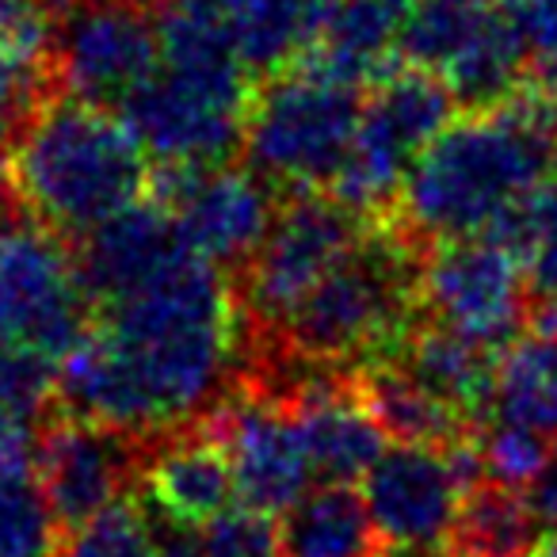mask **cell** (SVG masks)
<instances>
[{"label":"cell","mask_w":557,"mask_h":557,"mask_svg":"<svg viewBox=\"0 0 557 557\" xmlns=\"http://www.w3.org/2000/svg\"><path fill=\"white\" fill-rule=\"evenodd\" d=\"M222 271L184 248L138 290L100 306L62 363V409L146 443L202 424L225 401L245 325Z\"/></svg>","instance_id":"cell-1"},{"label":"cell","mask_w":557,"mask_h":557,"mask_svg":"<svg viewBox=\"0 0 557 557\" xmlns=\"http://www.w3.org/2000/svg\"><path fill=\"white\" fill-rule=\"evenodd\" d=\"M549 180H557V96L523 85L496 108L450 119L412 164L397 225L420 245L485 237Z\"/></svg>","instance_id":"cell-2"},{"label":"cell","mask_w":557,"mask_h":557,"mask_svg":"<svg viewBox=\"0 0 557 557\" xmlns=\"http://www.w3.org/2000/svg\"><path fill=\"white\" fill-rule=\"evenodd\" d=\"M32 222L81 240L149 191V153L126 119L77 96H47L4 153Z\"/></svg>","instance_id":"cell-3"},{"label":"cell","mask_w":557,"mask_h":557,"mask_svg":"<svg viewBox=\"0 0 557 557\" xmlns=\"http://www.w3.org/2000/svg\"><path fill=\"white\" fill-rule=\"evenodd\" d=\"M420 260L424 245L401 225L367 233L318 287L260 336V367L268 371H336L379 363L409 336L420 310Z\"/></svg>","instance_id":"cell-4"},{"label":"cell","mask_w":557,"mask_h":557,"mask_svg":"<svg viewBox=\"0 0 557 557\" xmlns=\"http://www.w3.org/2000/svg\"><path fill=\"white\" fill-rule=\"evenodd\" d=\"M157 24L161 65L119 115L161 164H225L256 96L233 32L180 0H157Z\"/></svg>","instance_id":"cell-5"},{"label":"cell","mask_w":557,"mask_h":557,"mask_svg":"<svg viewBox=\"0 0 557 557\" xmlns=\"http://www.w3.org/2000/svg\"><path fill=\"white\" fill-rule=\"evenodd\" d=\"M363 88L336 85L318 73H278L252 96L245 123L248 169L268 184L313 191L333 184L351 153L363 119Z\"/></svg>","instance_id":"cell-6"},{"label":"cell","mask_w":557,"mask_h":557,"mask_svg":"<svg viewBox=\"0 0 557 557\" xmlns=\"http://www.w3.org/2000/svg\"><path fill=\"white\" fill-rule=\"evenodd\" d=\"M458 100L440 73L424 65H394L371 100H363L359 134L329 191L356 214H386L409 180L417 157L447 131Z\"/></svg>","instance_id":"cell-7"},{"label":"cell","mask_w":557,"mask_h":557,"mask_svg":"<svg viewBox=\"0 0 557 557\" xmlns=\"http://www.w3.org/2000/svg\"><path fill=\"white\" fill-rule=\"evenodd\" d=\"M371 233V218L344 207L333 191H290L271 218L268 237L240 268L237 306L248 333L268 336L321 278Z\"/></svg>","instance_id":"cell-8"},{"label":"cell","mask_w":557,"mask_h":557,"mask_svg":"<svg viewBox=\"0 0 557 557\" xmlns=\"http://www.w3.org/2000/svg\"><path fill=\"white\" fill-rule=\"evenodd\" d=\"M481 481V450L470 435L450 447L401 443L382 450L363 473V500L382 549L397 557H432L435 549H447L466 496Z\"/></svg>","instance_id":"cell-9"},{"label":"cell","mask_w":557,"mask_h":557,"mask_svg":"<svg viewBox=\"0 0 557 557\" xmlns=\"http://www.w3.org/2000/svg\"><path fill=\"white\" fill-rule=\"evenodd\" d=\"M161 65L153 0H65L54 9L47 77L77 100L119 111Z\"/></svg>","instance_id":"cell-10"},{"label":"cell","mask_w":557,"mask_h":557,"mask_svg":"<svg viewBox=\"0 0 557 557\" xmlns=\"http://www.w3.org/2000/svg\"><path fill=\"white\" fill-rule=\"evenodd\" d=\"M92 325V302L62 233L20 218L0 225V341L27 344L58 363Z\"/></svg>","instance_id":"cell-11"},{"label":"cell","mask_w":557,"mask_h":557,"mask_svg":"<svg viewBox=\"0 0 557 557\" xmlns=\"http://www.w3.org/2000/svg\"><path fill=\"white\" fill-rule=\"evenodd\" d=\"M424 321L450 329L488 351H504L527 325V271L496 237L440 240L420 260Z\"/></svg>","instance_id":"cell-12"},{"label":"cell","mask_w":557,"mask_h":557,"mask_svg":"<svg viewBox=\"0 0 557 557\" xmlns=\"http://www.w3.org/2000/svg\"><path fill=\"white\" fill-rule=\"evenodd\" d=\"M218 447L230 458L237 500L263 516H283L318 478L306 455L302 432L283 397L263 386H245L225 394V401L202 420Z\"/></svg>","instance_id":"cell-13"},{"label":"cell","mask_w":557,"mask_h":557,"mask_svg":"<svg viewBox=\"0 0 557 557\" xmlns=\"http://www.w3.org/2000/svg\"><path fill=\"white\" fill-rule=\"evenodd\" d=\"M153 199L169 207L195 252L237 271L252 260L275 218L271 184L237 164H161Z\"/></svg>","instance_id":"cell-14"},{"label":"cell","mask_w":557,"mask_h":557,"mask_svg":"<svg viewBox=\"0 0 557 557\" xmlns=\"http://www.w3.org/2000/svg\"><path fill=\"white\" fill-rule=\"evenodd\" d=\"M149 443L92 420H58L39 440V473L62 531H77L126 500L141 481Z\"/></svg>","instance_id":"cell-15"},{"label":"cell","mask_w":557,"mask_h":557,"mask_svg":"<svg viewBox=\"0 0 557 557\" xmlns=\"http://www.w3.org/2000/svg\"><path fill=\"white\" fill-rule=\"evenodd\" d=\"M275 397H283L295 412L318 478L348 485L363 478L386 450V432L367 409L356 379H341L336 371H310Z\"/></svg>","instance_id":"cell-16"},{"label":"cell","mask_w":557,"mask_h":557,"mask_svg":"<svg viewBox=\"0 0 557 557\" xmlns=\"http://www.w3.org/2000/svg\"><path fill=\"white\" fill-rule=\"evenodd\" d=\"M184 248L191 245L184 240L176 218L169 214L164 202H131L115 218H108L103 225L81 237L77 271L88 302L96 310L119 302L123 295L138 290L141 283H149L161 268H169Z\"/></svg>","instance_id":"cell-17"},{"label":"cell","mask_w":557,"mask_h":557,"mask_svg":"<svg viewBox=\"0 0 557 557\" xmlns=\"http://www.w3.org/2000/svg\"><path fill=\"white\" fill-rule=\"evenodd\" d=\"M141 485L149 496V511L187 527L214 523L237 500L230 458L202 424L149 443Z\"/></svg>","instance_id":"cell-18"},{"label":"cell","mask_w":557,"mask_h":557,"mask_svg":"<svg viewBox=\"0 0 557 557\" xmlns=\"http://www.w3.org/2000/svg\"><path fill=\"white\" fill-rule=\"evenodd\" d=\"M405 20L409 12L394 0H333L298 70L351 88L379 85L394 70Z\"/></svg>","instance_id":"cell-19"},{"label":"cell","mask_w":557,"mask_h":557,"mask_svg":"<svg viewBox=\"0 0 557 557\" xmlns=\"http://www.w3.org/2000/svg\"><path fill=\"white\" fill-rule=\"evenodd\" d=\"M488 417L557 447V306H539L534 325L496 356Z\"/></svg>","instance_id":"cell-20"},{"label":"cell","mask_w":557,"mask_h":557,"mask_svg":"<svg viewBox=\"0 0 557 557\" xmlns=\"http://www.w3.org/2000/svg\"><path fill=\"white\" fill-rule=\"evenodd\" d=\"M62 534L42 488L32 424L0 417V557H58Z\"/></svg>","instance_id":"cell-21"},{"label":"cell","mask_w":557,"mask_h":557,"mask_svg":"<svg viewBox=\"0 0 557 557\" xmlns=\"http://www.w3.org/2000/svg\"><path fill=\"white\" fill-rule=\"evenodd\" d=\"M527 62H531V50H527L508 0H493L462 47L440 70V77L447 81L462 108L481 111L496 108L527 85Z\"/></svg>","instance_id":"cell-22"},{"label":"cell","mask_w":557,"mask_h":557,"mask_svg":"<svg viewBox=\"0 0 557 557\" xmlns=\"http://www.w3.org/2000/svg\"><path fill=\"white\" fill-rule=\"evenodd\" d=\"M394 359L409 374H417L440 401H447L466 420H478L493 405L496 386V351L481 348V344L466 341V336L450 333V329L435 325V321H420L409 329L401 348Z\"/></svg>","instance_id":"cell-23"},{"label":"cell","mask_w":557,"mask_h":557,"mask_svg":"<svg viewBox=\"0 0 557 557\" xmlns=\"http://www.w3.org/2000/svg\"><path fill=\"white\" fill-rule=\"evenodd\" d=\"M283 557H374L382 539L367 500L351 485H329L302 493L278 519Z\"/></svg>","instance_id":"cell-24"},{"label":"cell","mask_w":557,"mask_h":557,"mask_svg":"<svg viewBox=\"0 0 557 557\" xmlns=\"http://www.w3.org/2000/svg\"><path fill=\"white\" fill-rule=\"evenodd\" d=\"M356 386L363 394L367 409L379 417L382 432L401 443H432V447H450V443L470 435V420L455 412L447 401L432 394L417 374H409L394 356L367 363L356 374Z\"/></svg>","instance_id":"cell-25"},{"label":"cell","mask_w":557,"mask_h":557,"mask_svg":"<svg viewBox=\"0 0 557 557\" xmlns=\"http://www.w3.org/2000/svg\"><path fill=\"white\" fill-rule=\"evenodd\" d=\"M333 0H248L233 20V47L252 77H278L313 47Z\"/></svg>","instance_id":"cell-26"},{"label":"cell","mask_w":557,"mask_h":557,"mask_svg":"<svg viewBox=\"0 0 557 557\" xmlns=\"http://www.w3.org/2000/svg\"><path fill=\"white\" fill-rule=\"evenodd\" d=\"M542 539L546 527L531 496L496 481H481L466 496L450 546L458 557H534Z\"/></svg>","instance_id":"cell-27"},{"label":"cell","mask_w":557,"mask_h":557,"mask_svg":"<svg viewBox=\"0 0 557 557\" xmlns=\"http://www.w3.org/2000/svg\"><path fill=\"white\" fill-rule=\"evenodd\" d=\"M485 237L504 240L519 256L534 302L557 306V180L534 187Z\"/></svg>","instance_id":"cell-28"},{"label":"cell","mask_w":557,"mask_h":557,"mask_svg":"<svg viewBox=\"0 0 557 557\" xmlns=\"http://www.w3.org/2000/svg\"><path fill=\"white\" fill-rule=\"evenodd\" d=\"M62 363L54 356L27 344L0 341V417L12 420H39L58 401Z\"/></svg>","instance_id":"cell-29"},{"label":"cell","mask_w":557,"mask_h":557,"mask_svg":"<svg viewBox=\"0 0 557 557\" xmlns=\"http://www.w3.org/2000/svg\"><path fill=\"white\" fill-rule=\"evenodd\" d=\"M58 557H161L157 554L153 519L131 496L70 531L58 546Z\"/></svg>","instance_id":"cell-30"},{"label":"cell","mask_w":557,"mask_h":557,"mask_svg":"<svg viewBox=\"0 0 557 557\" xmlns=\"http://www.w3.org/2000/svg\"><path fill=\"white\" fill-rule=\"evenodd\" d=\"M478 450L485 481H496V485L508 488H531L539 481V473L549 466V458H554V443L549 440L523 432V428L496 424V420H488V432L481 435Z\"/></svg>","instance_id":"cell-31"},{"label":"cell","mask_w":557,"mask_h":557,"mask_svg":"<svg viewBox=\"0 0 557 557\" xmlns=\"http://www.w3.org/2000/svg\"><path fill=\"white\" fill-rule=\"evenodd\" d=\"M42 85H50L47 65L0 42V149L12 146L27 115L42 103Z\"/></svg>","instance_id":"cell-32"},{"label":"cell","mask_w":557,"mask_h":557,"mask_svg":"<svg viewBox=\"0 0 557 557\" xmlns=\"http://www.w3.org/2000/svg\"><path fill=\"white\" fill-rule=\"evenodd\" d=\"M202 546H207V557H283L278 527L271 523V516L245 508V504L202 527Z\"/></svg>","instance_id":"cell-33"},{"label":"cell","mask_w":557,"mask_h":557,"mask_svg":"<svg viewBox=\"0 0 557 557\" xmlns=\"http://www.w3.org/2000/svg\"><path fill=\"white\" fill-rule=\"evenodd\" d=\"M50 27H54V9L42 0H0V42H9L32 62L47 65Z\"/></svg>","instance_id":"cell-34"},{"label":"cell","mask_w":557,"mask_h":557,"mask_svg":"<svg viewBox=\"0 0 557 557\" xmlns=\"http://www.w3.org/2000/svg\"><path fill=\"white\" fill-rule=\"evenodd\" d=\"M511 16L531 50V65L546 81L557 73V0H508Z\"/></svg>","instance_id":"cell-35"},{"label":"cell","mask_w":557,"mask_h":557,"mask_svg":"<svg viewBox=\"0 0 557 557\" xmlns=\"http://www.w3.org/2000/svg\"><path fill=\"white\" fill-rule=\"evenodd\" d=\"M149 519H153L157 554L161 557H207L202 527L176 523V519H164V516H157V511H149Z\"/></svg>","instance_id":"cell-36"},{"label":"cell","mask_w":557,"mask_h":557,"mask_svg":"<svg viewBox=\"0 0 557 557\" xmlns=\"http://www.w3.org/2000/svg\"><path fill=\"white\" fill-rule=\"evenodd\" d=\"M531 504L534 511H539L542 527L546 531H557V450L554 458H549V466L539 473V481L531 485Z\"/></svg>","instance_id":"cell-37"},{"label":"cell","mask_w":557,"mask_h":557,"mask_svg":"<svg viewBox=\"0 0 557 557\" xmlns=\"http://www.w3.org/2000/svg\"><path fill=\"white\" fill-rule=\"evenodd\" d=\"M180 4H187V9L202 12V16L218 20V24L233 27V20H237V12L245 9L248 0H180Z\"/></svg>","instance_id":"cell-38"},{"label":"cell","mask_w":557,"mask_h":557,"mask_svg":"<svg viewBox=\"0 0 557 557\" xmlns=\"http://www.w3.org/2000/svg\"><path fill=\"white\" fill-rule=\"evenodd\" d=\"M542 85H546V88H549V92H554V96H557V73H549V77H546V81H542Z\"/></svg>","instance_id":"cell-39"},{"label":"cell","mask_w":557,"mask_h":557,"mask_svg":"<svg viewBox=\"0 0 557 557\" xmlns=\"http://www.w3.org/2000/svg\"><path fill=\"white\" fill-rule=\"evenodd\" d=\"M394 4H401L405 12H412V4H417V0H394Z\"/></svg>","instance_id":"cell-40"}]
</instances>
